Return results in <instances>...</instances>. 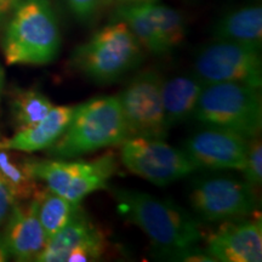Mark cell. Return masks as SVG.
I'll return each instance as SVG.
<instances>
[{
    "label": "cell",
    "mask_w": 262,
    "mask_h": 262,
    "mask_svg": "<svg viewBox=\"0 0 262 262\" xmlns=\"http://www.w3.org/2000/svg\"><path fill=\"white\" fill-rule=\"evenodd\" d=\"M3 85H4V72H3L2 66H0V97H2L3 93Z\"/></svg>",
    "instance_id": "29"
},
{
    "label": "cell",
    "mask_w": 262,
    "mask_h": 262,
    "mask_svg": "<svg viewBox=\"0 0 262 262\" xmlns=\"http://www.w3.org/2000/svg\"><path fill=\"white\" fill-rule=\"evenodd\" d=\"M189 204L201 222H225L247 217L256 212L258 198L255 187L226 175L201 176L189 187Z\"/></svg>",
    "instance_id": "7"
},
{
    "label": "cell",
    "mask_w": 262,
    "mask_h": 262,
    "mask_svg": "<svg viewBox=\"0 0 262 262\" xmlns=\"http://www.w3.org/2000/svg\"><path fill=\"white\" fill-rule=\"evenodd\" d=\"M6 25L3 50L8 64L45 66L61 50V31L50 0H21Z\"/></svg>",
    "instance_id": "2"
},
{
    "label": "cell",
    "mask_w": 262,
    "mask_h": 262,
    "mask_svg": "<svg viewBox=\"0 0 262 262\" xmlns=\"http://www.w3.org/2000/svg\"><path fill=\"white\" fill-rule=\"evenodd\" d=\"M54 104L49 97L34 88L17 89L11 98L12 119L18 130L29 127L48 116Z\"/></svg>",
    "instance_id": "21"
},
{
    "label": "cell",
    "mask_w": 262,
    "mask_h": 262,
    "mask_svg": "<svg viewBox=\"0 0 262 262\" xmlns=\"http://www.w3.org/2000/svg\"><path fill=\"white\" fill-rule=\"evenodd\" d=\"M114 18L125 22L145 50L156 56L169 54L145 4L118 6Z\"/></svg>",
    "instance_id": "18"
},
{
    "label": "cell",
    "mask_w": 262,
    "mask_h": 262,
    "mask_svg": "<svg viewBox=\"0 0 262 262\" xmlns=\"http://www.w3.org/2000/svg\"><path fill=\"white\" fill-rule=\"evenodd\" d=\"M118 211L137 226L152 242L156 255L163 260L206 262L201 221L171 199L130 188H112Z\"/></svg>",
    "instance_id": "1"
},
{
    "label": "cell",
    "mask_w": 262,
    "mask_h": 262,
    "mask_svg": "<svg viewBox=\"0 0 262 262\" xmlns=\"http://www.w3.org/2000/svg\"><path fill=\"white\" fill-rule=\"evenodd\" d=\"M28 162L38 181L73 203H81L91 193L108 188V182L118 170L112 152L93 160L28 158Z\"/></svg>",
    "instance_id": "6"
},
{
    "label": "cell",
    "mask_w": 262,
    "mask_h": 262,
    "mask_svg": "<svg viewBox=\"0 0 262 262\" xmlns=\"http://www.w3.org/2000/svg\"><path fill=\"white\" fill-rule=\"evenodd\" d=\"M120 145L123 165L160 187L178 182L198 170L183 149L175 148L162 139L129 137Z\"/></svg>",
    "instance_id": "8"
},
{
    "label": "cell",
    "mask_w": 262,
    "mask_h": 262,
    "mask_svg": "<svg viewBox=\"0 0 262 262\" xmlns=\"http://www.w3.org/2000/svg\"><path fill=\"white\" fill-rule=\"evenodd\" d=\"M66 3L78 21L89 24L100 12L103 0H66Z\"/></svg>",
    "instance_id": "24"
},
{
    "label": "cell",
    "mask_w": 262,
    "mask_h": 262,
    "mask_svg": "<svg viewBox=\"0 0 262 262\" xmlns=\"http://www.w3.org/2000/svg\"><path fill=\"white\" fill-rule=\"evenodd\" d=\"M244 180L253 187H258L262 182V143L258 136L248 141V150L244 166L242 169Z\"/></svg>",
    "instance_id": "23"
},
{
    "label": "cell",
    "mask_w": 262,
    "mask_h": 262,
    "mask_svg": "<svg viewBox=\"0 0 262 262\" xmlns=\"http://www.w3.org/2000/svg\"><path fill=\"white\" fill-rule=\"evenodd\" d=\"M10 257V253L8 250V247H6L4 235H3V232H0V262L8 261Z\"/></svg>",
    "instance_id": "27"
},
{
    "label": "cell",
    "mask_w": 262,
    "mask_h": 262,
    "mask_svg": "<svg viewBox=\"0 0 262 262\" xmlns=\"http://www.w3.org/2000/svg\"><path fill=\"white\" fill-rule=\"evenodd\" d=\"M143 50L125 22L114 18L74 49L71 64L93 83L111 85L139 67Z\"/></svg>",
    "instance_id": "4"
},
{
    "label": "cell",
    "mask_w": 262,
    "mask_h": 262,
    "mask_svg": "<svg viewBox=\"0 0 262 262\" xmlns=\"http://www.w3.org/2000/svg\"><path fill=\"white\" fill-rule=\"evenodd\" d=\"M3 232L10 256L17 261H35L48 238L38 217L35 198L16 202Z\"/></svg>",
    "instance_id": "14"
},
{
    "label": "cell",
    "mask_w": 262,
    "mask_h": 262,
    "mask_svg": "<svg viewBox=\"0 0 262 262\" xmlns=\"http://www.w3.org/2000/svg\"><path fill=\"white\" fill-rule=\"evenodd\" d=\"M204 85L195 74H181L163 79V108L168 129L193 118Z\"/></svg>",
    "instance_id": "16"
},
{
    "label": "cell",
    "mask_w": 262,
    "mask_h": 262,
    "mask_svg": "<svg viewBox=\"0 0 262 262\" xmlns=\"http://www.w3.org/2000/svg\"><path fill=\"white\" fill-rule=\"evenodd\" d=\"M0 173L16 202L28 201L38 191V180L33 175L28 158H19L11 150L0 149Z\"/></svg>",
    "instance_id": "20"
},
{
    "label": "cell",
    "mask_w": 262,
    "mask_h": 262,
    "mask_svg": "<svg viewBox=\"0 0 262 262\" xmlns=\"http://www.w3.org/2000/svg\"><path fill=\"white\" fill-rule=\"evenodd\" d=\"M37 201L38 217L47 238H51L73 217L80 203H73L48 187H39L33 195Z\"/></svg>",
    "instance_id": "19"
},
{
    "label": "cell",
    "mask_w": 262,
    "mask_h": 262,
    "mask_svg": "<svg viewBox=\"0 0 262 262\" xmlns=\"http://www.w3.org/2000/svg\"><path fill=\"white\" fill-rule=\"evenodd\" d=\"M193 118L204 126L219 127L251 139L262 130L261 89L241 83L205 84Z\"/></svg>",
    "instance_id": "5"
},
{
    "label": "cell",
    "mask_w": 262,
    "mask_h": 262,
    "mask_svg": "<svg viewBox=\"0 0 262 262\" xmlns=\"http://www.w3.org/2000/svg\"><path fill=\"white\" fill-rule=\"evenodd\" d=\"M16 201L10 191L8 183L0 173V226L6 221Z\"/></svg>",
    "instance_id": "25"
},
{
    "label": "cell",
    "mask_w": 262,
    "mask_h": 262,
    "mask_svg": "<svg viewBox=\"0 0 262 262\" xmlns=\"http://www.w3.org/2000/svg\"><path fill=\"white\" fill-rule=\"evenodd\" d=\"M116 2L118 6L120 5H136V4H145V3H153L158 0H113Z\"/></svg>",
    "instance_id": "28"
},
{
    "label": "cell",
    "mask_w": 262,
    "mask_h": 262,
    "mask_svg": "<svg viewBox=\"0 0 262 262\" xmlns=\"http://www.w3.org/2000/svg\"><path fill=\"white\" fill-rule=\"evenodd\" d=\"M163 77L146 70L133 77L118 95L129 137L164 140L168 134L162 97Z\"/></svg>",
    "instance_id": "10"
},
{
    "label": "cell",
    "mask_w": 262,
    "mask_h": 262,
    "mask_svg": "<svg viewBox=\"0 0 262 262\" xmlns=\"http://www.w3.org/2000/svg\"><path fill=\"white\" fill-rule=\"evenodd\" d=\"M145 5L155 22L164 45L169 52H171L173 49L182 44L187 34L185 17L179 10L170 8L168 5L158 4L157 2L145 3Z\"/></svg>",
    "instance_id": "22"
},
{
    "label": "cell",
    "mask_w": 262,
    "mask_h": 262,
    "mask_svg": "<svg viewBox=\"0 0 262 262\" xmlns=\"http://www.w3.org/2000/svg\"><path fill=\"white\" fill-rule=\"evenodd\" d=\"M127 129L118 96H97L74 106L70 123L48 155L73 159L123 143Z\"/></svg>",
    "instance_id": "3"
},
{
    "label": "cell",
    "mask_w": 262,
    "mask_h": 262,
    "mask_svg": "<svg viewBox=\"0 0 262 262\" xmlns=\"http://www.w3.org/2000/svg\"><path fill=\"white\" fill-rule=\"evenodd\" d=\"M73 110V106H54L40 122L18 130L10 139L0 141V149L31 153L50 148L63 134Z\"/></svg>",
    "instance_id": "15"
},
{
    "label": "cell",
    "mask_w": 262,
    "mask_h": 262,
    "mask_svg": "<svg viewBox=\"0 0 262 262\" xmlns=\"http://www.w3.org/2000/svg\"><path fill=\"white\" fill-rule=\"evenodd\" d=\"M248 141L232 131L206 126L186 140L183 152L198 169L242 171Z\"/></svg>",
    "instance_id": "12"
},
{
    "label": "cell",
    "mask_w": 262,
    "mask_h": 262,
    "mask_svg": "<svg viewBox=\"0 0 262 262\" xmlns=\"http://www.w3.org/2000/svg\"><path fill=\"white\" fill-rule=\"evenodd\" d=\"M205 251L214 261L260 262L262 260L261 217L225 221L206 238Z\"/></svg>",
    "instance_id": "13"
},
{
    "label": "cell",
    "mask_w": 262,
    "mask_h": 262,
    "mask_svg": "<svg viewBox=\"0 0 262 262\" xmlns=\"http://www.w3.org/2000/svg\"><path fill=\"white\" fill-rule=\"evenodd\" d=\"M106 249L107 242L103 232L80 205L70 222L48 239L35 261H97L102 257Z\"/></svg>",
    "instance_id": "11"
},
{
    "label": "cell",
    "mask_w": 262,
    "mask_h": 262,
    "mask_svg": "<svg viewBox=\"0 0 262 262\" xmlns=\"http://www.w3.org/2000/svg\"><path fill=\"white\" fill-rule=\"evenodd\" d=\"M21 0H0V22L5 21L11 15Z\"/></svg>",
    "instance_id": "26"
},
{
    "label": "cell",
    "mask_w": 262,
    "mask_h": 262,
    "mask_svg": "<svg viewBox=\"0 0 262 262\" xmlns=\"http://www.w3.org/2000/svg\"><path fill=\"white\" fill-rule=\"evenodd\" d=\"M194 74L204 84L241 83L261 89V50L215 39L196 55Z\"/></svg>",
    "instance_id": "9"
},
{
    "label": "cell",
    "mask_w": 262,
    "mask_h": 262,
    "mask_svg": "<svg viewBox=\"0 0 262 262\" xmlns=\"http://www.w3.org/2000/svg\"><path fill=\"white\" fill-rule=\"evenodd\" d=\"M216 40H227L260 49L262 47L261 5L243 6L229 11L212 28Z\"/></svg>",
    "instance_id": "17"
}]
</instances>
